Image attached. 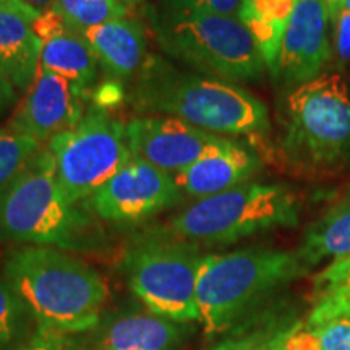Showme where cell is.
<instances>
[{"mask_svg": "<svg viewBox=\"0 0 350 350\" xmlns=\"http://www.w3.org/2000/svg\"><path fill=\"white\" fill-rule=\"evenodd\" d=\"M135 109L180 119L221 137H262L269 130L266 104L237 83L195 75L167 60L148 55L135 77Z\"/></svg>", "mask_w": 350, "mask_h": 350, "instance_id": "cell-1", "label": "cell"}, {"mask_svg": "<svg viewBox=\"0 0 350 350\" xmlns=\"http://www.w3.org/2000/svg\"><path fill=\"white\" fill-rule=\"evenodd\" d=\"M5 279L38 325L88 332L99 325L109 288L98 271L54 247L28 245L5 260Z\"/></svg>", "mask_w": 350, "mask_h": 350, "instance_id": "cell-2", "label": "cell"}, {"mask_svg": "<svg viewBox=\"0 0 350 350\" xmlns=\"http://www.w3.org/2000/svg\"><path fill=\"white\" fill-rule=\"evenodd\" d=\"M0 237L64 252L103 247V232L93 214L81 204H70L60 191L47 144L0 188Z\"/></svg>", "mask_w": 350, "mask_h": 350, "instance_id": "cell-3", "label": "cell"}, {"mask_svg": "<svg viewBox=\"0 0 350 350\" xmlns=\"http://www.w3.org/2000/svg\"><path fill=\"white\" fill-rule=\"evenodd\" d=\"M279 152L295 172L338 174L350 165V88L340 70L288 91L281 109Z\"/></svg>", "mask_w": 350, "mask_h": 350, "instance_id": "cell-4", "label": "cell"}, {"mask_svg": "<svg viewBox=\"0 0 350 350\" xmlns=\"http://www.w3.org/2000/svg\"><path fill=\"white\" fill-rule=\"evenodd\" d=\"M308 269L297 250L250 247L206 255L196 284L198 323L209 338L224 334Z\"/></svg>", "mask_w": 350, "mask_h": 350, "instance_id": "cell-5", "label": "cell"}, {"mask_svg": "<svg viewBox=\"0 0 350 350\" xmlns=\"http://www.w3.org/2000/svg\"><path fill=\"white\" fill-rule=\"evenodd\" d=\"M150 21L161 49L203 75L250 83L268 70L255 38L237 16L161 8Z\"/></svg>", "mask_w": 350, "mask_h": 350, "instance_id": "cell-6", "label": "cell"}, {"mask_svg": "<svg viewBox=\"0 0 350 350\" xmlns=\"http://www.w3.org/2000/svg\"><path fill=\"white\" fill-rule=\"evenodd\" d=\"M300 203L281 183L245 182L196 200L159 232L195 245H227L299 224Z\"/></svg>", "mask_w": 350, "mask_h": 350, "instance_id": "cell-7", "label": "cell"}, {"mask_svg": "<svg viewBox=\"0 0 350 350\" xmlns=\"http://www.w3.org/2000/svg\"><path fill=\"white\" fill-rule=\"evenodd\" d=\"M204 256L200 245L154 232L126 250L124 271L150 312L178 323L198 321L196 284Z\"/></svg>", "mask_w": 350, "mask_h": 350, "instance_id": "cell-8", "label": "cell"}, {"mask_svg": "<svg viewBox=\"0 0 350 350\" xmlns=\"http://www.w3.org/2000/svg\"><path fill=\"white\" fill-rule=\"evenodd\" d=\"M55 180L70 204H83L133 159L125 124L91 109L78 124L47 143Z\"/></svg>", "mask_w": 350, "mask_h": 350, "instance_id": "cell-9", "label": "cell"}, {"mask_svg": "<svg viewBox=\"0 0 350 350\" xmlns=\"http://www.w3.org/2000/svg\"><path fill=\"white\" fill-rule=\"evenodd\" d=\"M182 200L172 174L133 157L81 206L111 224H138Z\"/></svg>", "mask_w": 350, "mask_h": 350, "instance_id": "cell-10", "label": "cell"}, {"mask_svg": "<svg viewBox=\"0 0 350 350\" xmlns=\"http://www.w3.org/2000/svg\"><path fill=\"white\" fill-rule=\"evenodd\" d=\"M125 133L131 156L169 174L235 142L167 116L135 117L125 124Z\"/></svg>", "mask_w": 350, "mask_h": 350, "instance_id": "cell-11", "label": "cell"}, {"mask_svg": "<svg viewBox=\"0 0 350 350\" xmlns=\"http://www.w3.org/2000/svg\"><path fill=\"white\" fill-rule=\"evenodd\" d=\"M85 113L86 91L39 67L8 129L46 146L57 135L73 129Z\"/></svg>", "mask_w": 350, "mask_h": 350, "instance_id": "cell-12", "label": "cell"}, {"mask_svg": "<svg viewBox=\"0 0 350 350\" xmlns=\"http://www.w3.org/2000/svg\"><path fill=\"white\" fill-rule=\"evenodd\" d=\"M329 21L326 0H297L278 64V77L286 85L299 86L326 72L332 57Z\"/></svg>", "mask_w": 350, "mask_h": 350, "instance_id": "cell-13", "label": "cell"}, {"mask_svg": "<svg viewBox=\"0 0 350 350\" xmlns=\"http://www.w3.org/2000/svg\"><path fill=\"white\" fill-rule=\"evenodd\" d=\"M260 169V157L235 139L172 175L182 195L196 201L242 185Z\"/></svg>", "mask_w": 350, "mask_h": 350, "instance_id": "cell-14", "label": "cell"}, {"mask_svg": "<svg viewBox=\"0 0 350 350\" xmlns=\"http://www.w3.org/2000/svg\"><path fill=\"white\" fill-rule=\"evenodd\" d=\"M39 15L29 7L0 5V73L18 94L31 88L39 68L42 41L33 26Z\"/></svg>", "mask_w": 350, "mask_h": 350, "instance_id": "cell-15", "label": "cell"}, {"mask_svg": "<svg viewBox=\"0 0 350 350\" xmlns=\"http://www.w3.org/2000/svg\"><path fill=\"white\" fill-rule=\"evenodd\" d=\"M109 75L131 80L146 62V33L138 20L119 18L80 33Z\"/></svg>", "mask_w": 350, "mask_h": 350, "instance_id": "cell-16", "label": "cell"}, {"mask_svg": "<svg viewBox=\"0 0 350 350\" xmlns=\"http://www.w3.org/2000/svg\"><path fill=\"white\" fill-rule=\"evenodd\" d=\"M191 332L190 323L152 312L124 313L100 331L96 350H175Z\"/></svg>", "mask_w": 350, "mask_h": 350, "instance_id": "cell-17", "label": "cell"}, {"mask_svg": "<svg viewBox=\"0 0 350 350\" xmlns=\"http://www.w3.org/2000/svg\"><path fill=\"white\" fill-rule=\"evenodd\" d=\"M98 65L85 38L67 26L42 41L39 67L75 83L85 91L98 77Z\"/></svg>", "mask_w": 350, "mask_h": 350, "instance_id": "cell-18", "label": "cell"}, {"mask_svg": "<svg viewBox=\"0 0 350 350\" xmlns=\"http://www.w3.org/2000/svg\"><path fill=\"white\" fill-rule=\"evenodd\" d=\"M297 252L308 268L350 255V190L306 229Z\"/></svg>", "mask_w": 350, "mask_h": 350, "instance_id": "cell-19", "label": "cell"}, {"mask_svg": "<svg viewBox=\"0 0 350 350\" xmlns=\"http://www.w3.org/2000/svg\"><path fill=\"white\" fill-rule=\"evenodd\" d=\"M297 0H245L240 20L247 25L260 47L266 68L278 77L284 33Z\"/></svg>", "mask_w": 350, "mask_h": 350, "instance_id": "cell-20", "label": "cell"}, {"mask_svg": "<svg viewBox=\"0 0 350 350\" xmlns=\"http://www.w3.org/2000/svg\"><path fill=\"white\" fill-rule=\"evenodd\" d=\"M314 306L306 325L313 326L350 313V255L331 261L314 275Z\"/></svg>", "mask_w": 350, "mask_h": 350, "instance_id": "cell-21", "label": "cell"}, {"mask_svg": "<svg viewBox=\"0 0 350 350\" xmlns=\"http://www.w3.org/2000/svg\"><path fill=\"white\" fill-rule=\"evenodd\" d=\"M286 350H350V313L338 314L319 325L294 326Z\"/></svg>", "mask_w": 350, "mask_h": 350, "instance_id": "cell-22", "label": "cell"}, {"mask_svg": "<svg viewBox=\"0 0 350 350\" xmlns=\"http://www.w3.org/2000/svg\"><path fill=\"white\" fill-rule=\"evenodd\" d=\"M73 31H85L107 21L126 18L130 10L119 0H55L52 7Z\"/></svg>", "mask_w": 350, "mask_h": 350, "instance_id": "cell-23", "label": "cell"}, {"mask_svg": "<svg viewBox=\"0 0 350 350\" xmlns=\"http://www.w3.org/2000/svg\"><path fill=\"white\" fill-rule=\"evenodd\" d=\"M44 148L34 138L16 131L0 129V188L10 183L26 164Z\"/></svg>", "mask_w": 350, "mask_h": 350, "instance_id": "cell-24", "label": "cell"}, {"mask_svg": "<svg viewBox=\"0 0 350 350\" xmlns=\"http://www.w3.org/2000/svg\"><path fill=\"white\" fill-rule=\"evenodd\" d=\"M28 312L7 281H0V349H5L20 336L23 317Z\"/></svg>", "mask_w": 350, "mask_h": 350, "instance_id": "cell-25", "label": "cell"}, {"mask_svg": "<svg viewBox=\"0 0 350 350\" xmlns=\"http://www.w3.org/2000/svg\"><path fill=\"white\" fill-rule=\"evenodd\" d=\"M85 332H67L38 325L33 336L20 350H86Z\"/></svg>", "mask_w": 350, "mask_h": 350, "instance_id": "cell-26", "label": "cell"}, {"mask_svg": "<svg viewBox=\"0 0 350 350\" xmlns=\"http://www.w3.org/2000/svg\"><path fill=\"white\" fill-rule=\"evenodd\" d=\"M243 2L245 0H159L161 8L165 10L206 12L237 18H240Z\"/></svg>", "mask_w": 350, "mask_h": 350, "instance_id": "cell-27", "label": "cell"}, {"mask_svg": "<svg viewBox=\"0 0 350 350\" xmlns=\"http://www.w3.org/2000/svg\"><path fill=\"white\" fill-rule=\"evenodd\" d=\"M334 28V52L340 70L350 68V12L342 7L332 23Z\"/></svg>", "mask_w": 350, "mask_h": 350, "instance_id": "cell-28", "label": "cell"}, {"mask_svg": "<svg viewBox=\"0 0 350 350\" xmlns=\"http://www.w3.org/2000/svg\"><path fill=\"white\" fill-rule=\"evenodd\" d=\"M265 339L260 334H252L247 338H227L208 350H250Z\"/></svg>", "mask_w": 350, "mask_h": 350, "instance_id": "cell-29", "label": "cell"}, {"mask_svg": "<svg viewBox=\"0 0 350 350\" xmlns=\"http://www.w3.org/2000/svg\"><path fill=\"white\" fill-rule=\"evenodd\" d=\"M16 99H18V91L0 73V113H3L8 107L13 106Z\"/></svg>", "mask_w": 350, "mask_h": 350, "instance_id": "cell-30", "label": "cell"}, {"mask_svg": "<svg viewBox=\"0 0 350 350\" xmlns=\"http://www.w3.org/2000/svg\"><path fill=\"white\" fill-rule=\"evenodd\" d=\"M292 327H294V326H292ZM292 327L275 332V334L271 336V338H266L265 340H262V342L255 345V347L250 349V350H286V349H284V345H286V339H287V336L291 334Z\"/></svg>", "mask_w": 350, "mask_h": 350, "instance_id": "cell-31", "label": "cell"}, {"mask_svg": "<svg viewBox=\"0 0 350 350\" xmlns=\"http://www.w3.org/2000/svg\"><path fill=\"white\" fill-rule=\"evenodd\" d=\"M21 2H23L25 5L31 7L33 10L42 13V12L49 10V8L54 7L55 0H21Z\"/></svg>", "mask_w": 350, "mask_h": 350, "instance_id": "cell-32", "label": "cell"}, {"mask_svg": "<svg viewBox=\"0 0 350 350\" xmlns=\"http://www.w3.org/2000/svg\"><path fill=\"white\" fill-rule=\"evenodd\" d=\"M326 3H327V10H329L331 23H334L336 16H338L339 10L342 8V0H326Z\"/></svg>", "mask_w": 350, "mask_h": 350, "instance_id": "cell-33", "label": "cell"}, {"mask_svg": "<svg viewBox=\"0 0 350 350\" xmlns=\"http://www.w3.org/2000/svg\"><path fill=\"white\" fill-rule=\"evenodd\" d=\"M119 2L131 12V10H135V8H138L139 5H142L144 0H119Z\"/></svg>", "mask_w": 350, "mask_h": 350, "instance_id": "cell-34", "label": "cell"}, {"mask_svg": "<svg viewBox=\"0 0 350 350\" xmlns=\"http://www.w3.org/2000/svg\"><path fill=\"white\" fill-rule=\"evenodd\" d=\"M0 5H12V7H28L21 0H0ZM31 8V7H29Z\"/></svg>", "mask_w": 350, "mask_h": 350, "instance_id": "cell-35", "label": "cell"}, {"mask_svg": "<svg viewBox=\"0 0 350 350\" xmlns=\"http://www.w3.org/2000/svg\"><path fill=\"white\" fill-rule=\"evenodd\" d=\"M342 7L350 12V0H342Z\"/></svg>", "mask_w": 350, "mask_h": 350, "instance_id": "cell-36", "label": "cell"}, {"mask_svg": "<svg viewBox=\"0 0 350 350\" xmlns=\"http://www.w3.org/2000/svg\"><path fill=\"white\" fill-rule=\"evenodd\" d=\"M349 88H350V68H349Z\"/></svg>", "mask_w": 350, "mask_h": 350, "instance_id": "cell-37", "label": "cell"}]
</instances>
